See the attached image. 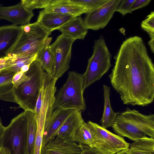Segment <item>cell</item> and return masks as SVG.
Returning <instances> with one entry per match:
<instances>
[{"label": "cell", "instance_id": "26", "mask_svg": "<svg viewBox=\"0 0 154 154\" xmlns=\"http://www.w3.org/2000/svg\"><path fill=\"white\" fill-rule=\"evenodd\" d=\"M52 0H21L20 2L27 9L33 11L35 9L46 8Z\"/></svg>", "mask_w": 154, "mask_h": 154}, {"label": "cell", "instance_id": "29", "mask_svg": "<svg viewBox=\"0 0 154 154\" xmlns=\"http://www.w3.org/2000/svg\"><path fill=\"white\" fill-rule=\"evenodd\" d=\"M135 0H121L116 11L118 12L124 16L128 13H132L131 8Z\"/></svg>", "mask_w": 154, "mask_h": 154}, {"label": "cell", "instance_id": "37", "mask_svg": "<svg viewBox=\"0 0 154 154\" xmlns=\"http://www.w3.org/2000/svg\"><path fill=\"white\" fill-rule=\"evenodd\" d=\"M5 127H4L3 125L0 118V141L1 138L3 134ZM0 147L1 146L0 145Z\"/></svg>", "mask_w": 154, "mask_h": 154}, {"label": "cell", "instance_id": "19", "mask_svg": "<svg viewBox=\"0 0 154 154\" xmlns=\"http://www.w3.org/2000/svg\"><path fill=\"white\" fill-rule=\"evenodd\" d=\"M16 72L3 70L0 74V100L17 103L14 95L13 77Z\"/></svg>", "mask_w": 154, "mask_h": 154}, {"label": "cell", "instance_id": "3", "mask_svg": "<svg viewBox=\"0 0 154 154\" xmlns=\"http://www.w3.org/2000/svg\"><path fill=\"white\" fill-rule=\"evenodd\" d=\"M46 72L35 60L29 70L14 85V95L17 103L24 111L34 112Z\"/></svg>", "mask_w": 154, "mask_h": 154}, {"label": "cell", "instance_id": "35", "mask_svg": "<svg viewBox=\"0 0 154 154\" xmlns=\"http://www.w3.org/2000/svg\"><path fill=\"white\" fill-rule=\"evenodd\" d=\"M0 154H11V153L8 148L3 147H1L0 148Z\"/></svg>", "mask_w": 154, "mask_h": 154}, {"label": "cell", "instance_id": "13", "mask_svg": "<svg viewBox=\"0 0 154 154\" xmlns=\"http://www.w3.org/2000/svg\"><path fill=\"white\" fill-rule=\"evenodd\" d=\"M81 150L72 138L56 136L50 141L42 150L41 154H81Z\"/></svg>", "mask_w": 154, "mask_h": 154}, {"label": "cell", "instance_id": "17", "mask_svg": "<svg viewBox=\"0 0 154 154\" xmlns=\"http://www.w3.org/2000/svg\"><path fill=\"white\" fill-rule=\"evenodd\" d=\"M57 30L62 34L76 40L84 39L88 29L85 27L82 17L79 16L68 21Z\"/></svg>", "mask_w": 154, "mask_h": 154}, {"label": "cell", "instance_id": "24", "mask_svg": "<svg viewBox=\"0 0 154 154\" xmlns=\"http://www.w3.org/2000/svg\"><path fill=\"white\" fill-rule=\"evenodd\" d=\"M72 139L79 143L93 148V136L87 123H85L76 132Z\"/></svg>", "mask_w": 154, "mask_h": 154}, {"label": "cell", "instance_id": "27", "mask_svg": "<svg viewBox=\"0 0 154 154\" xmlns=\"http://www.w3.org/2000/svg\"><path fill=\"white\" fill-rule=\"evenodd\" d=\"M141 28L149 35L150 39H154V11H152L141 23Z\"/></svg>", "mask_w": 154, "mask_h": 154}, {"label": "cell", "instance_id": "8", "mask_svg": "<svg viewBox=\"0 0 154 154\" xmlns=\"http://www.w3.org/2000/svg\"><path fill=\"white\" fill-rule=\"evenodd\" d=\"M87 123L93 134V148L99 153L116 154L129 148L130 144L122 137L91 121Z\"/></svg>", "mask_w": 154, "mask_h": 154}, {"label": "cell", "instance_id": "16", "mask_svg": "<svg viewBox=\"0 0 154 154\" xmlns=\"http://www.w3.org/2000/svg\"><path fill=\"white\" fill-rule=\"evenodd\" d=\"M43 10L46 12L69 14L76 17L90 12L85 7L72 2L70 0H52L50 4Z\"/></svg>", "mask_w": 154, "mask_h": 154}, {"label": "cell", "instance_id": "10", "mask_svg": "<svg viewBox=\"0 0 154 154\" xmlns=\"http://www.w3.org/2000/svg\"><path fill=\"white\" fill-rule=\"evenodd\" d=\"M121 0H108L102 5L87 14L83 20L88 29L97 30L104 28L112 18Z\"/></svg>", "mask_w": 154, "mask_h": 154}, {"label": "cell", "instance_id": "32", "mask_svg": "<svg viewBox=\"0 0 154 154\" xmlns=\"http://www.w3.org/2000/svg\"><path fill=\"white\" fill-rule=\"evenodd\" d=\"M8 57L0 58V74L7 67Z\"/></svg>", "mask_w": 154, "mask_h": 154}, {"label": "cell", "instance_id": "38", "mask_svg": "<svg viewBox=\"0 0 154 154\" xmlns=\"http://www.w3.org/2000/svg\"><path fill=\"white\" fill-rule=\"evenodd\" d=\"M30 64L26 65L24 66L21 68L20 71L24 73L26 72L29 70Z\"/></svg>", "mask_w": 154, "mask_h": 154}, {"label": "cell", "instance_id": "9", "mask_svg": "<svg viewBox=\"0 0 154 154\" xmlns=\"http://www.w3.org/2000/svg\"><path fill=\"white\" fill-rule=\"evenodd\" d=\"M75 40L61 34L50 47L55 57L54 65L51 76L57 80L69 68L73 44Z\"/></svg>", "mask_w": 154, "mask_h": 154}, {"label": "cell", "instance_id": "30", "mask_svg": "<svg viewBox=\"0 0 154 154\" xmlns=\"http://www.w3.org/2000/svg\"><path fill=\"white\" fill-rule=\"evenodd\" d=\"M151 0H135L133 3L131 11L144 8L148 5L151 2Z\"/></svg>", "mask_w": 154, "mask_h": 154}, {"label": "cell", "instance_id": "12", "mask_svg": "<svg viewBox=\"0 0 154 154\" xmlns=\"http://www.w3.org/2000/svg\"><path fill=\"white\" fill-rule=\"evenodd\" d=\"M74 111L60 109L53 111L49 121L44 127L42 150L50 141L56 137L65 121Z\"/></svg>", "mask_w": 154, "mask_h": 154}, {"label": "cell", "instance_id": "34", "mask_svg": "<svg viewBox=\"0 0 154 154\" xmlns=\"http://www.w3.org/2000/svg\"><path fill=\"white\" fill-rule=\"evenodd\" d=\"M127 150L129 154H154L144 151L132 150L129 148L127 149Z\"/></svg>", "mask_w": 154, "mask_h": 154}, {"label": "cell", "instance_id": "15", "mask_svg": "<svg viewBox=\"0 0 154 154\" xmlns=\"http://www.w3.org/2000/svg\"><path fill=\"white\" fill-rule=\"evenodd\" d=\"M75 17L69 14L46 12L43 9L39 12L36 22L51 33Z\"/></svg>", "mask_w": 154, "mask_h": 154}, {"label": "cell", "instance_id": "21", "mask_svg": "<svg viewBox=\"0 0 154 154\" xmlns=\"http://www.w3.org/2000/svg\"><path fill=\"white\" fill-rule=\"evenodd\" d=\"M104 98V106L102 117L100 119L101 126L106 129L112 127L117 112L113 111L112 109L110 101V88L106 85H103Z\"/></svg>", "mask_w": 154, "mask_h": 154}, {"label": "cell", "instance_id": "36", "mask_svg": "<svg viewBox=\"0 0 154 154\" xmlns=\"http://www.w3.org/2000/svg\"><path fill=\"white\" fill-rule=\"evenodd\" d=\"M148 44L153 53H154V39H150L148 42Z\"/></svg>", "mask_w": 154, "mask_h": 154}, {"label": "cell", "instance_id": "14", "mask_svg": "<svg viewBox=\"0 0 154 154\" xmlns=\"http://www.w3.org/2000/svg\"><path fill=\"white\" fill-rule=\"evenodd\" d=\"M21 31L20 26L12 25L0 26V58L8 56Z\"/></svg>", "mask_w": 154, "mask_h": 154}, {"label": "cell", "instance_id": "33", "mask_svg": "<svg viewBox=\"0 0 154 154\" xmlns=\"http://www.w3.org/2000/svg\"><path fill=\"white\" fill-rule=\"evenodd\" d=\"M24 73L21 71L16 72L12 80V82L14 85L18 82L21 79Z\"/></svg>", "mask_w": 154, "mask_h": 154}, {"label": "cell", "instance_id": "2", "mask_svg": "<svg viewBox=\"0 0 154 154\" xmlns=\"http://www.w3.org/2000/svg\"><path fill=\"white\" fill-rule=\"evenodd\" d=\"M112 128L119 135L134 141L146 135L154 139V114L145 115L127 108L122 112H117Z\"/></svg>", "mask_w": 154, "mask_h": 154}, {"label": "cell", "instance_id": "6", "mask_svg": "<svg viewBox=\"0 0 154 154\" xmlns=\"http://www.w3.org/2000/svg\"><path fill=\"white\" fill-rule=\"evenodd\" d=\"M93 49L92 54L88 59L86 70L82 74L85 89L99 80L112 66V55L102 35L95 41Z\"/></svg>", "mask_w": 154, "mask_h": 154}, {"label": "cell", "instance_id": "31", "mask_svg": "<svg viewBox=\"0 0 154 154\" xmlns=\"http://www.w3.org/2000/svg\"><path fill=\"white\" fill-rule=\"evenodd\" d=\"M79 145L81 150V154H98V153L94 148L79 143Z\"/></svg>", "mask_w": 154, "mask_h": 154}, {"label": "cell", "instance_id": "22", "mask_svg": "<svg viewBox=\"0 0 154 154\" xmlns=\"http://www.w3.org/2000/svg\"><path fill=\"white\" fill-rule=\"evenodd\" d=\"M27 121L26 154H33L37 131V124L33 112L24 111Z\"/></svg>", "mask_w": 154, "mask_h": 154}, {"label": "cell", "instance_id": "11", "mask_svg": "<svg viewBox=\"0 0 154 154\" xmlns=\"http://www.w3.org/2000/svg\"><path fill=\"white\" fill-rule=\"evenodd\" d=\"M34 16L33 11L26 9L20 2L10 6H4L0 5V19L8 20L15 26L29 24Z\"/></svg>", "mask_w": 154, "mask_h": 154}, {"label": "cell", "instance_id": "4", "mask_svg": "<svg viewBox=\"0 0 154 154\" xmlns=\"http://www.w3.org/2000/svg\"><path fill=\"white\" fill-rule=\"evenodd\" d=\"M85 90L82 74L69 72L66 82L55 96L53 110H85L86 108L83 96Z\"/></svg>", "mask_w": 154, "mask_h": 154}, {"label": "cell", "instance_id": "18", "mask_svg": "<svg viewBox=\"0 0 154 154\" xmlns=\"http://www.w3.org/2000/svg\"><path fill=\"white\" fill-rule=\"evenodd\" d=\"M85 123L82 111L75 110L65 121L57 136L63 138H72Z\"/></svg>", "mask_w": 154, "mask_h": 154}, {"label": "cell", "instance_id": "20", "mask_svg": "<svg viewBox=\"0 0 154 154\" xmlns=\"http://www.w3.org/2000/svg\"><path fill=\"white\" fill-rule=\"evenodd\" d=\"M35 60L45 72L51 76L54 69L55 57L50 44L45 42L44 45L37 54Z\"/></svg>", "mask_w": 154, "mask_h": 154}, {"label": "cell", "instance_id": "5", "mask_svg": "<svg viewBox=\"0 0 154 154\" xmlns=\"http://www.w3.org/2000/svg\"><path fill=\"white\" fill-rule=\"evenodd\" d=\"M21 26V34L8 56L36 54L51 34L36 22Z\"/></svg>", "mask_w": 154, "mask_h": 154}, {"label": "cell", "instance_id": "39", "mask_svg": "<svg viewBox=\"0 0 154 154\" xmlns=\"http://www.w3.org/2000/svg\"><path fill=\"white\" fill-rule=\"evenodd\" d=\"M116 154H129L127 151V149L122 150Z\"/></svg>", "mask_w": 154, "mask_h": 154}, {"label": "cell", "instance_id": "23", "mask_svg": "<svg viewBox=\"0 0 154 154\" xmlns=\"http://www.w3.org/2000/svg\"><path fill=\"white\" fill-rule=\"evenodd\" d=\"M36 54L8 56L7 66L4 70L8 72H17L26 65L31 64L35 60Z\"/></svg>", "mask_w": 154, "mask_h": 154}, {"label": "cell", "instance_id": "28", "mask_svg": "<svg viewBox=\"0 0 154 154\" xmlns=\"http://www.w3.org/2000/svg\"><path fill=\"white\" fill-rule=\"evenodd\" d=\"M74 3L83 6L88 8L90 12L99 8L108 0H70Z\"/></svg>", "mask_w": 154, "mask_h": 154}, {"label": "cell", "instance_id": "25", "mask_svg": "<svg viewBox=\"0 0 154 154\" xmlns=\"http://www.w3.org/2000/svg\"><path fill=\"white\" fill-rule=\"evenodd\" d=\"M130 149L144 151L154 154V139L151 137L142 138L130 144Z\"/></svg>", "mask_w": 154, "mask_h": 154}, {"label": "cell", "instance_id": "40", "mask_svg": "<svg viewBox=\"0 0 154 154\" xmlns=\"http://www.w3.org/2000/svg\"><path fill=\"white\" fill-rule=\"evenodd\" d=\"M98 154H100V153H98Z\"/></svg>", "mask_w": 154, "mask_h": 154}, {"label": "cell", "instance_id": "1", "mask_svg": "<svg viewBox=\"0 0 154 154\" xmlns=\"http://www.w3.org/2000/svg\"><path fill=\"white\" fill-rule=\"evenodd\" d=\"M109 75L123 104L144 107L153 101L154 65L145 43L134 36L123 41Z\"/></svg>", "mask_w": 154, "mask_h": 154}, {"label": "cell", "instance_id": "7", "mask_svg": "<svg viewBox=\"0 0 154 154\" xmlns=\"http://www.w3.org/2000/svg\"><path fill=\"white\" fill-rule=\"evenodd\" d=\"M27 121L25 111L14 117L5 127L1 147L8 148L11 154H26Z\"/></svg>", "mask_w": 154, "mask_h": 154}]
</instances>
